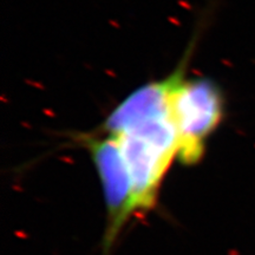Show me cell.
Instances as JSON below:
<instances>
[{"mask_svg":"<svg viewBox=\"0 0 255 255\" xmlns=\"http://www.w3.org/2000/svg\"><path fill=\"white\" fill-rule=\"evenodd\" d=\"M100 177L107 208L103 247L110 252L137 208L129 171L114 136L85 137L84 141Z\"/></svg>","mask_w":255,"mask_h":255,"instance_id":"3","label":"cell"},{"mask_svg":"<svg viewBox=\"0 0 255 255\" xmlns=\"http://www.w3.org/2000/svg\"><path fill=\"white\" fill-rule=\"evenodd\" d=\"M175 72L162 81L142 85L115 108L103 124L107 133H116L146 117L169 111L170 90Z\"/></svg>","mask_w":255,"mask_h":255,"instance_id":"4","label":"cell"},{"mask_svg":"<svg viewBox=\"0 0 255 255\" xmlns=\"http://www.w3.org/2000/svg\"><path fill=\"white\" fill-rule=\"evenodd\" d=\"M225 102L215 83L207 78L186 79L184 68L175 71L169 98V115L178 139V161L195 164L206 142L223 119Z\"/></svg>","mask_w":255,"mask_h":255,"instance_id":"2","label":"cell"},{"mask_svg":"<svg viewBox=\"0 0 255 255\" xmlns=\"http://www.w3.org/2000/svg\"><path fill=\"white\" fill-rule=\"evenodd\" d=\"M108 135L114 136L120 146L131 178L137 208H152L165 174L178 157L177 133L169 111Z\"/></svg>","mask_w":255,"mask_h":255,"instance_id":"1","label":"cell"}]
</instances>
